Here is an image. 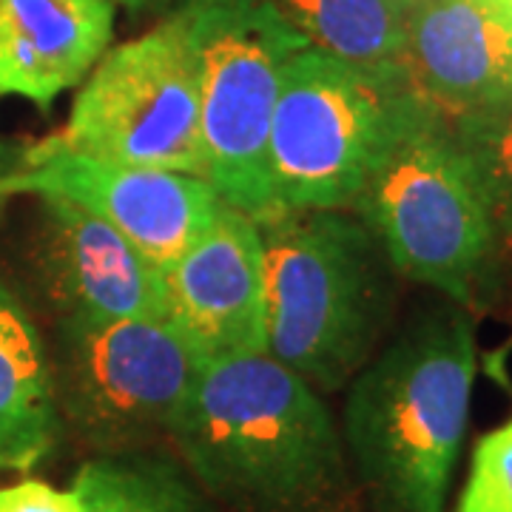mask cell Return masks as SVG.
<instances>
[{"label":"cell","mask_w":512,"mask_h":512,"mask_svg":"<svg viewBox=\"0 0 512 512\" xmlns=\"http://www.w3.org/2000/svg\"><path fill=\"white\" fill-rule=\"evenodd\" d=\"M6 194H52L80 205L120 231L160 271L200 237L225 202L214 185L194 174L86 154L20 157L6 177Z\"/></svg>","instance_id":"cell-10"},{"label":"cell","mask_w":512,"mask_h":512,"mask_svg":"<svg viewBox=\"0 0 512 512\" xmlns=\"http://www.w3.org/2000/svg\"><path fill=\"white\" fill-rule=\"evenodd\" d=\"M268 271V353L322 396L342 393L393 333L402 276L348 208L259 222Z\"/></svg>","instance_id":"cell-3"},{"label":"cell","mask_w":512,"mask_h":512,"mask_svg":"<svg viewBox=\"0 0 512 512\" xmlns=\"http://www.w3.org/2000/svg\"><path fill=\"white\" fill-rule=\"evenodd\" d=\"M18 160L20 157H15L9 148L0 143V214H3V208H6V202L12 200V197L6 194V177L12 174V168L18 165Z\"/></svg>","instance_id":"cell-20"},{"label":"cell","mask_w":512,"mask_h":512,"mask_svg":"<svg viewBox=\"0 0 512 512\" xmlns=\"http://www.w3.org/2000/svg\"><path fill=\"white\" fill-rule=\"evenodd\" d=\"M46 154H86L205 180L200 66L174 12L146 35L100 57L80 83L63 128L20 157L35 160Z\"/></svg>","instance_id":"cell-8"},{"label":"cell","mask_w":512,"mask_h":512,"mask_svg":"<svg viewBox=\"0 0 512 512\" xmlns=\"http://www.w3.org/2000/svg\"><path fill=\"white\" fill-rule=\"evenodd\" d=\"M168 447L222 512H359L328 396L271 353L202 362Z\"/></svg>","instance_id":"cell-1"},{"label":"cell","mask_w":512,"mask_h":512,"mask_svg":"<svg viewBox=\"0 0 512 512\" xmlns=\"http://www.w3.org/2000/svg\"><path fill=\"white\" fill-rule=\"evenodd\" d=\"M114 3L126 6L128 12H140V9H146V6H151L154 0H114Z\"/></svg>","instance_id":"cell-21"},{"label":"cell","mask_w":512,"mask_h":512,"mask_svg":"<svg viewBox=\"0 0 512 512\" xmlns=\"http://www.w3.org/2000/svg\"><path fill=\"white\" fill-rule=\"evenodd\" d=\"M86 512H222L174 453L92 456L72 484Z\"/></svg>","instance_id":"cell-16"},{"label":"cell","mask_w":512,"mask_h":512,"mask_svg":"<svg viewBox=\"0 0 512 512\" xmlns=\"http://www.w3.org/2000/svg\"><path fill=\"white\" fill-rule=\"evenodd\" d=\"M427 106L399 69L302 49L282 72L268 168L279 211L353 208L384 154Z\"/></svg>","instance_id":"cell-5"},{"label":"cell","mask_w":512,"mask_h":512,"mask_svg":"<svg viewBox=\"0 0 512 512\" xmlns=\"http://www.w3.org/2000/svg\"><path fill=\"white\" fill-rule=\"evenodd\" d=\"M49 336L0 274V470L29 473L63 439Z\"/></svg>","instance_id":"cell-14"},{"label":"cell","mask_w":512,"mask_h":512,"mask_svg":"<svg viewBox=\"0 0 512 512\" xmlns=\"http://www.w3.org/2000/svg\"><path fill=\"white\" fill-rule=\"evenodd\" d=\"M165 319L202 359L268 353V271L259 222L222 202L163 271Z\"/></svg>","instance_id":"cell-11"},{"label":"cell","mask_w":512,"mask_h":512,"mask_svg":"<svg viewBox=\"0 0 512 512\" xmlns=\"http://www.w3.org/2000/svg\"><path fill=\"white\" fill-rule=\"evenodd\" d=\"M308 46L367 69H399L407 0H271Z\"/></svg>","instance_id":"cell-15"},{"label":"cell","mask_w":512,"mask_h":512,"mask_svg":"<svg viewBox=\"0 0 512 512\" xmlns=\"http://www.w3.org/2000/svg\"><path fill=\"white\" fill-rule=\"evenodd\" d=\"M456 512H512V419L478 439Z\"/></svg>","instance_id":"cell-18"},{"label":"cell","mask_w":512,"mask_h":512,"mask_svg":"<svg viewBox=\"0 0 512 512\" xmlns=\"http://www.w3.org/2000/svg\"><path fill=\"white\" fill-rule=\"evenodd\" d=\"M487 3H495V6H501V9H507L512 15V0H487Z\"/></svg>","instance_id":"cell-22"},{"label":"cell","mask_w":512,"mask_h":512,"mask_svg":"<svg viewBox=\"0 0 512 512\" xmlns=\"http://www.w3.org/2000/svg\"><path fill=\"white\" fill-rule=\"evenodd\" d=\"M476 367V316L441 299L390 333L350 379L339 433L359 512H444Z\"/></svg>","instance_id":"cell-2"},{"label":"cell","mask_w":512,"mask_h":512,"mask_svg":"<svg viewBox=\"0 0 512 512\" xmlns=\"http://www.w3.org/2000/svg\"><path fill=\"white\" fill-rule=\"evenodd\" d=\"M20 259L35 305L66 319H165L163 271L92 211L52 194L32 197Z\"/></svg>","instance_id":"cell-9"},{"label":"cell","mask_w":512,"mask_h":512,"mask_svg":"<svg viewBox=\"0 0 512 512\" xmlns=\"http://www.w3.org/2000/svg\"><path fill=\"white\" fill-rule=\"evenodd\" d=\"M396 274L478 311L504 285L487 202L456 134L430 103L407 126L350 208Z\"/></svg>","instance_id":"cell-4"},{"label":"cell","mask_w":512,"mask_h":512,"mask_svg":"<svg viewBox=\"0 0 512 512\" xmlns=\"http://www.w3.org/2000/svg\"><path fill=\"white\" fill-rule=\"evenodd\" d=\"M476 174L493 220L504 271H512V97L493 106L447 117Z\"/></svg>","instance_id":"cell-17"},{"label":"cell","mask_w":512,"mask_h":512,"mask_svg":"<svg viewBox=\"0 0 512 512\" xmlns=\"http://www.w3.org/2000/svg\"><path fill=\"white\" fill-rule=\"evenodd\" d=\"M404 72L444 117L512 97V15L487 0H407Z\"/></svg>","instance_id":"cell-12"},{"label":"cell","mask_w":512,"mask_h":512,"mask_svg":"<svg viewBox=\"0 0 512 512\" xmlns=\"http://www.w3.org/2000/svg\"><path fill=\"white\" fill-rule=\"evenodd\" d=\"M200 66L205 180L256 222L276 217L268 143L282 72L308 40L271 0H180Z\"/></svg>","instance_id":"cell-6"},{"label":"cell","mask_w":512,"mask_h":512,"mask_svg":"<svg viewBox=\"0 0 512 512\" xmlns=\"http://www.w3.org/2000/svg\"><path fill=\"white\" fill-rule=\"evenodd\" d=\"M114 18V0H0V97L49 109L109 52Z\"/></svg>","instance_id":"cell-13"},{"label":"cell","mask_w":512,"mask_h":512,"mask_svg":"<svg viewBox=\"0 0 512 512\" xmlns=\"http://www.w3.org/2000/svg\"><path fill=\"white\" fill-rule=\"evenodd\" d=\"M57 407L92 456L168 444L202 359L168 319H66L49 333Z\"/></svg>","instance_id":"cell-7"},{"label":"cell","mask_w":512,"mask_h":512,"mask_svg":"<svg viewBox=\"0 0 512 512\" xmlns=\"http://www.w3.org/2000/svg\"><path fill=\"white\" fill-rule=\"evenodd\" d=\"M0 512H86L74 490H57L46 481L26 478L0 490Z\"/></svg>","instance_id":"cell-19"}]
</instances>
